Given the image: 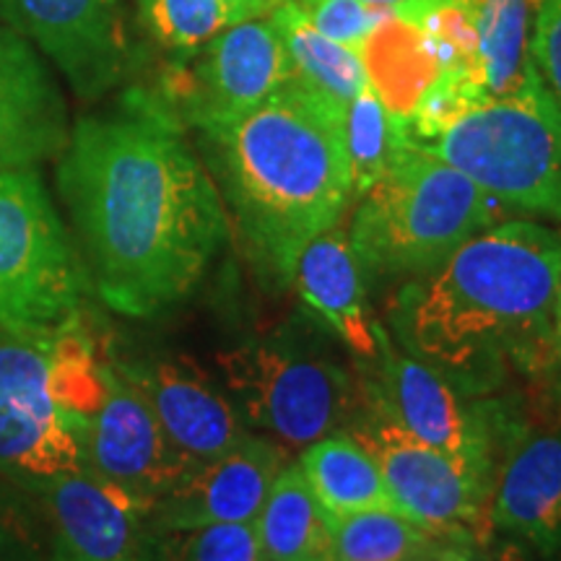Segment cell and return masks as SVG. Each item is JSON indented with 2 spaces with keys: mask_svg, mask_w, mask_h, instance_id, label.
<instances>
[{
  "mask_svg": "<svg viewBox=\"0 0 561 561\" xmlns=\"http://www.w3.org/2000/svg\"><path fill=\"white\" fill-rule=\"evenodd\" d=\"M375 335L380 362L377 390L396 419L413 437L494 479V419L466 405L460 390L432 367L392 346L380 325H375Z\"/></svg>",
  "mask_w": 561,
  "mask_h": 561,
  "instance_id": "cell-13",
  "label": "cell"
},
{
  "mask_svg": "<svg viewBox=\"0 0 561 561\" xmlns=\"http://www.w3.org/2000/svg\"><path fill=\"white\" fill-rule=\"evenodd\" d=\"M138 9L153 39L182 58H193L216 34L242 21L227 0H138Z\"/></svg>",
  "mask_w": 561,
  "mask_h": 561,
  "instance_id": "cell-27",
  "label": "cell"
},
{
  "mask_svg": "<svg viewBox=\"0 0 561 561\" xmlns=\"http://www.w3.org/2000/svg\"><path fill=\"white\" fill-rule=\"evenodd\" d=\"M284 460V447L248 434L219 458L195 462L178 486L159 496L149 515L151 530L257 523Z\"/></svg>",
  "mask_w": 561,
  "mask_h": 561,
  "instance_id": "cell-15",
  "label": "cell"
},
{
  "mask_svg": "<svg viewBox=\"0 0 561 561\" xmlns=\"http://www.w3.org/2000/svg\"><path fill=\"white\" fill-rule=\"evenodd\" d=\"M299 471L328 520L367 510L398 512L380 466L346 430L312 442Z\"/></svg>",
  "mask_w": 561,
  "mask_h": 561,
  "instance_id": "cell-21",
  "label": "cell"
},
{
  "mask_svg": "<svg viewBox=\"0 0 561 561\" xmlns=\"http://www.w3.org/2000/svg\"><path fill=\"white\" fill-rule=\"evenodd\" d=\"M362 3L377 5V9H388V11H416L421 5L434 3V0H362Z\"/></svg>",
  "mask_w": 561,
  "mask_h": 561,
  "instance_id": "cell-33",
  "label": "cell"
},
{
  "mask_svg": "<svg viewBox=\"0 0 561 561\" xmlns=\"http://www.w3.org/2000/svg\"><path fill=\"white\" fill-rule=\"evenodd\" d=\"M561 237L533 221L479 231L405 284L390 325L405 354L460 392L496 388L510 367L541 369L553 351Z\"/></svg>",
  "mask_w": 561,
  "mask_h": 561,
  "instance_id": "cell-2",
  "label": "cell"
},
{
  "mask_svg": "<svg viewBox=\"0 0 561 561\" xmlns=\"http://www.w3.org/2000/svg\"><path fill=\"white\" fill-rule=\"evenodd\" d=\"M413 561H424V559H413Z\"/></svg>",
  "mask_w": 561,
  "mask_h": 561,
  "instance_id": "cell-36",
  "label": "cell"
},
{
  "mask_svg": "<svg viewBox=\"0 0 561 561\" xmlns=\"http://www.w3.org/2000/svg\"><path fill=\"white\" fill-rule=\"evenodd\" d=\"M89 276L37 170L0 172V328L55 331L79 318Z\"/></svg>",
  "mask_w": 561,
  "mask_h": 561,
  "instance_id": "cell-7",
  "label": "cell"
},
{
  "mask_svg": "<svg viewBox=\"0 0 561 561\" xmlns=\"http://www.w3.org/2000/svg\"><path fill=\"white\" fill-rule=\"evenodd\" d=\"M331 538L333 561H413L439 546V536L392 510L333 517Z\"/></svg>",
  "mask_w": 561,
  "mask_h": 561,
  "instance_id": "cell-25",
  "label": "cell"
},
{
  "mask_svg": "<svg viewBox=\"0 0 561 561\" xmlns=\"http://www.w3.org/2000/svg\"><path fill=\"white\" fill-rule=\"evenodd\" d=\"M224 392L244 426L310 447L348 430L364 392L341 364L294 339L252 341L219 354Z\"/></svg>",
  "mask_w": 561,
  "mask_h": 561,
  "instance_id": "cell-6",
  "label": "cell"
},
{
  "mask_svg": "<svg viewBox=\"0 0 561 561\" xmlns=\"http://www.w3.org/2000/svg\"><path fill=\"white\" fill-rule=\"evenodd\" d=\"M198 133L257 280L286 289L299 252L354 198L346 112L289 81L257 110Z\"/></svg>",
  "mask_w": 561,
  "mask_h": 561,
  "instance_id": "cell-3",
  "label": "cell"
},
{
  "mask_svg": "<svg viewBox=\"0 0 561 561\" xmlns=\"http://www.w3.org/2000/svg\"><path fill=\"white\" fill-rule=\"evenodd\" d=\"M47 561H140L151 504L89 468L60 476L42 491Z\"/></svg>",
  "mask_w": 561,
  "mask_h": 561,
  "instance_id": "cell-14",
  "label": "cell"
},
{
  "mask_svg": "<svg viewBox=\"0 0 561 561\" xmlns=\"http://www.w3.org/2000/svg\"><path fill=\"white\" fill-rule=\"evenodd\" d=\"M271 21L280 34L286 55H289L291 81L346 112L351 100L369 83L362 55L325 37L305 16L297 0H284L271 13Z\"/></svg>",
  "mask_w": 561,
  "mask_h": 561,
  "instance_id": "cell-22",
  "label": "cell"
},
{
  "mask_svg": "<svg viewBox=\"0 0 561 561\" xmlns=\"http://www.w3.org/2000/svg\"><path fill=\"white\" fill-rule=\"evenodd\" d=\"M530 58L561 107V0H536Z\"/></svg>",
  "mask_w": 561,
  "mask_h": 561,
  "instance_id": "cell-31",
  "label": "cell"
},
{
  "mask_svg": "<svg viewBox=\"0 0 561 561\" xmlns=\"http://www.w3.org/2000/svg\"><path fill=\"white\" fill-rule=\"evenodd\" d=\"M530 0H479V47L473 66L458 76L473 102L507 96L530 79Z\"/></svg>",
  "mask_w": 561,
  "mask_h": 561,
  "instance_id": "cell-23",
  "label": "cell"
},
{
  "mask_svg": "<svg viewBox=\"0 0 561 561\" xmlns=\"http://www.w3.org/2000/svg\"><path fill=\"white\" fill-rule=\"evenodd\" d=\"M193 58L191 76L161 96L195 130L248 115L291 81L289 55L271 16L237 21Z\"/></svg>",
  "mask_w": 561,
  "mask_h": 561,
  "instance_id": "cell-10",
  "label": "cell"
},
{
  "mask_svg": "<svg viewBox=\"0 0 561 561\" xmlns=\"http://www.w3.org/2000/svg\"><path fill=\"white\" fill-rule=\"evenodd\" d=\"M496 219L500 201L405 136L382 178L359 195L348 240L371 276H421Z\"/></svg>",
  "mask_w": 561,
  "mask_h": 561,
  "instance_id": "cell-4",
  "label": "cell"
},
{
  "mask_svg": "<svg viewBox=\"0 0 561 561\" xmlns=\"http://www.w3.org/2000/svg\"><path fill=\"white\" fill-rule=\"evenodd\" d=\"M413 144L504 206L561 221V107L538 68L517 91L468 104Z\"/></svg>",
  "mask_w": 561,
  "mask_h": 561,
  "instance_id": "cell-5",
  "label": "cell"
},
{
  "mask_svg": "<svg viewBox=\"0 0 561 561\" xmlns=\"http://www.w3.org/2000/svg\"><path fill=\"white\" fill-rule=\"evenodd\" d=\"M68 110L50 66L11 26L0 30V172L37 170L60 157Z\"/></svg>",
  "mask_w": 561,
  "mask_h": 561,
  "instance_id": "cell-17",
  "label": "cell"
},
{
  "mask_svg": "<svg viewBox=\"0 0 561 561\" xmlns=\"http://www.w3.org/2000/svg\"><path fill=\"white\" fill-rule=\"evenodd\" d=\"M0 9L81 100H96L123 79L128 37L121 0H0Z\"/></svg>",
  "mask_w": 561,
  "mask_h": 561,
  "instance_id": "cell-12",
  "label": "cell"
},
{
  "mask_svg": "<svg viewBox=\"0 0 561 561\" xmlns=\"http://www.w3.org/2000/svg\"><path fill=\"white\" fill-rule=\"evenodd\" d=\"M369 87L403 128L442 76L416 21L390 11L359 47Z\"/></svg>",
  "mask_w": 561,
  "mask_h": 561,
  "instance_id": "cell-20",
  "label": "cell"
},
{
  "mask_svg": "<svg viewBox=\"0 0 561 561\" xmlns=\"http://www.w3.org/2000/svg\"><path fill=\"white\" fill-rule=\"evenodd\" d=\"M405 128L396 123L385 110L375 89L364 87L354 96L346 110V149L351 161V182H354V198H359L382 178L388 170L392 153H396Z\"/></svg>",
  "mask_w": 561,
  "mask_h": 561,
  "instance_id": "cell-26",
  "label": "cell"
},
{
  "mask_svg": "<svg viewBox=\"0 0 561 561\" xmlns=\"http://www.w3.org/2000/svg\"><path fill=\"white\" fill-rule=\"evenodd\" d=\"M255 528L263 561H333L331 520L297 466L278 473Z\"/></svg>",
  "mask_w": 561,
  "mask_h": 561,
  "instance_id": "cell-24",
  "label": "cell"
},
{
  "mask_svg": "<svg viewBox=\"0 0 561 561\" xmlns=\"http://www.w3.org/2000/svg\"><path fill=\"white\" fill-rule=\"evenodd\" d=\"M227 3L240 13V19H261V16H271L273 11L278 9L284 0H227Z\"/></svg>",
  "mask_w": 561,
  "mask_h": 561,
  "instance_id": "cell-32",
  "label": "cell"
},
{
  "mask_svg": "<svg viewBox=\"0 0 561 561\" xmlns=\"http://www.w3.org/2000/svg\"><path fill=\"white\" fill-rule=\"evenodd\" d=\"M502 561H523V559H520V553H517L515 549H510V551L502 557Z\"/></svg>",
  "mask_w": 561,
  "mask_h": 561,
  "instance_id": "cell-35",
  "label": "cell"
},
{
  "mask_svg": "<svg viewBox=\"0 0 561 561\" xmlns=\"http://www.w3.org/2000/svg\"><path fill=\"white\" fill-rule=\"evenodd\" d=\"M553 351L561 359V286H559V297H557V310H553Z\"/></svg>",
  "mask_w": 561,
  "mask_h": 561,
  "instance_id": "cell-34",
  "label": "cell"
},
{
  "mask_svg": "<svg viewBox=\"0 0 561 561\" xmlns=\"http://www.w3.org/2000/svg\"><path fill=\"white\" fill-rule=\"evenodd\" d=\"M297 5L325 37L356 53L371 30L390 13L362 0H297Z\"/></svg>",
  "mask_w": 561,
  "mask_h": 561,
  "instance_id": "cell-30",
  "label": "cell"
},
{
  "mask_svg": "<svg viewBox=\"0 0 561 561\" xmlns=\"http://www.w3.org/2000/svg\"><path fill=\"white\" fill-rule=\"evenodd\" d=\"M45 523L39 496L0 476V561H24L37 551Z\"/></svg>",
  "mask_w": 561,
  "mask_h": 561,
  "instance_id": "cell-29",
  "label": "cell"
},
{
  "mask_svg": "<svg viewBox=\"0 0 561 561\" xmlns=\"http://www.w3.org/2000/svg\"><path fill=\"white\" fill-rule=\"evenodd\" d=\"M53 333L0 328V476L32 494L83 468V421L55 396Z\"/></svg>",
  "mask_w": 561,
  "mask_h": 561,
  "instance_id": "cell-8",
  "label": "cell"
},
{
  "mask_svg": "<svg viewBox=\"0 0 561 561\" xmlns=\"http://www.w3.org/2000/svg\"><path fill=\"white\" fill-rule=\"evenodd\" d=\"M369 450L388 483L398 512L434 536L473 533L491 510V479L462 466L405 430L382 392L369 388L348 430Z\"/></svg>",
  "mask_w": 561,
  "mask_h": 561,
  "instance_id": "cell-9",
  "label": "cell"
},
{
  "mask_svg": "<svg viewBox=\"0 0 561 561\" xmlns=\"http://www.w3.org/2000/svg\"><path fill=\"white\" fill-rule=\"evenodd\" d=\"M58 187L89 286L128 318L185 301L229 240L219 187L151 91L133 89L70 128Z\"/></svg>",
  "mask_w": 561,
  "mask_h": 561,
  "instance_id": "cell-1",
  "label": "cell"
},
{
  "mask_svg": "<svg viewBox=\"0 0 561 561\" xmlns=\"http://www.w3.org/2000/svg\"><path fill=\"white\" fill-rule=\"evenodd\" d=\"M153 561H263L255 523L153 530Z\"/></svg>",
  "mask_w": 561,
  "mask_h": 561,
  "instance_id": "cell-28",
  "label": "cell"
},
{
  "mask_svg": "<svg viewBox=\"0 0 561 561\" xmlns=\"http://www.w3.org/2000/svg\"><path fill=\"white\" fill-rule=\"evenodd\" d=\"M489 517L541 553L561 551V434H538L512 450Z\"/></svg>",
  "mask_w": 561,
  "mask_h": 561,
  "instance_id": "cell-19",
  "label": "cell"
},
{
  "mask_svg": "<svg viewBox=\"0 0 561 561\" xmlns=\"http://www.w3.org/2000/svg\"><path fill=\"white\" fill-rule=\"evenodd\" d=\"M81 450L83 468L140 496L151 507L193 468L161 430L136 385L110 359L107 396L83 421Z\"/></svg>",
  "mask_w": 561,
  "mask_h": 561,
  "instance_id": "cell-11",
  "label": "cell"
},
{
  "mask_svg": "<svg viewBox=\"0 0 561 561\" xmlns=\"http://www.w3.org/2000/svg\"><path fill=\"white\" fill-rule=\"evenodd\" d=\"M291 284H297L301 301L325 320L356 356L377 362V335L364 297L362 265L346 229L335 224L307 242L294 265Z\"/></svg>",
  "mask_w": 561,
  "mask_h": 561,
  "instance_id": "cell-18",
  "label": "cell"
},
{
  "mask_svg": "<svg viewBox=\"0 0 561 561\" xmlns=\"http://www.w3.org/2000/svg\"><path fill=\"white\" fill-rule=\"evenodd\" d=\"M151 405L161 430L193 462H206L229 453L248 437V426L224 388H216L187 359L115 362Z\"/></svg>",
  "mask_w": 561,
  "mask_h": 561,
  "instance_id": "cell-16",
  "label": "cell"
}]
</instances>
